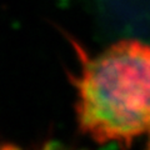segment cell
I'll return each mask as SVG.
<instances>
[{"instance_id": "obj_3", "label": "cell", "mask_w": 150, "mask_h": 150, "mask_svg": "<svg viewBox=\"0 0 150 150\" xmlns=\"http://www.w3.org/2000/svg\"><path fill=\"white\" fill-rule=\"evenodd\" d=\"M18 150H20V149H18ZM43 150H59V148L55 144H48Z\"/></svg>"}, {"instance_id": "obj_2", "label": "cell", "mask_w": 150, "mask_h": 150, "mask_svg": "<svg viewBox=\"0 0 150 150\" xmlns=\"http://www.w3.org/2000/svg\"><path fill=\"white\" fill-rule=\"evenodd\" d=\"M0 150H18V148L13 146V145H1L0 144Z\"/></svg>"}, {"instance_id": "obj_4", "label": "cell", "mask_w": 150, "mask_h": 150, "mask_svg": "<svg viewBox=\"0 0 150 150\" xmlns=\"http://www.w3.org/2000/svg\"><path fill=\"white\" fill-rule=\"evenodd\" d=\"M148 150H150V140H149V145H148Z\"/></svg>"}, {"instance_id": "obj_1", "label": "cell", "mask_w": 150, "mask_h": 150, "mask_svg": "<svg viewBox=\"0 0 150 150\" xmlns=\"http://www.w3.org/2000/svg\"><path fill=\"white\" fill-rule=\"evenodd\" d=\"M80 129L99 144L150 133V45L120 40L83 64L78 79Z\"/></svg>"}]
</instances>
